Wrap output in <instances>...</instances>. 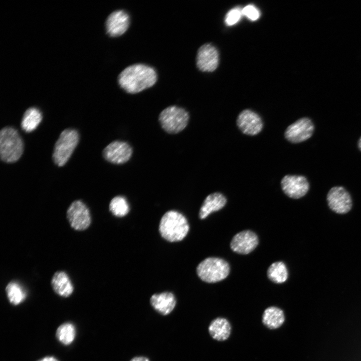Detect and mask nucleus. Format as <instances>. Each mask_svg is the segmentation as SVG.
Segmentation results:
<instances>
[{
	"instance_id": "c85d7f7f",
	"label": "nucleus",
	"mask_w": 361,
	"mask_h": 361,
	"mask_svg": "<svg viewBox=\"0 0 361 361\" xmlns=\"http://www.w3.org/2000/svg\"><path fill=\"white\" fill-rule=\"evenodd\" d=\"M38 361H59L57 358L53 356H46L39 359Z\"/></svg>"
},
{
	"instance_id": "f03ea898",
	"label": "nucleus",
	"mask_w": 361,
	"mask_h": 361,
	"mask_svg": "<svg viewBox=\"0 0 361 361\" xmlns=\"http://www.w3.org/2000/svg\"><path fill=\"white\" fill-rule=\"evenodd\" d=\"M189 228L186 218L174 210L166 212L162 216L159 225V232L161 237L170 242L184 239L188 234Z\"/></svg>"
},
{
	"instance_id": "f257e3e1",
	"label": "nucleus",
	"mask_w": 361,
	"mask_h": 361,
	"mask_svg": "<svg viewBox=\"0 0 361 361\" xmlns=\"http://www.w3.org/2000/svg\"><path fill=\"white\" fill-rule=\"evenodd\" d=\"M157 79V73L154 68L146 64L137 63L123 69L118 76V82L126 92L134 94L152 86Z\"/></svg>"
},
{
	"instance_id": "2eb2a0df",
	"label": "nucleus",
	"mask_w": 361,
	"mask_h": 361,
	"mask_svg": "<svg viewBox=\"0 0 361 361\" xmlns=\"http://www.w3.org/2000/svg\"><path fill=\"white\" fill-rule=\"evenodd\" d=\"M130 18L124 10H118L111 13L105 22L107 33L111 37H117L124 34L128 29Z\"/></svg>"
},
{
	"instance_id": "5701e85b",
	"label": "nucleus",
	"mask_w": 361,
	"mask_h": 361,
	"mask_svg": "<svg viewBox=\"0 0 361 361\" xmlns=\"http://www.w3.org/2000/svg\"><path fill=\"white\" fill-rule=\"evenodd\" d=\"M8 298L11 303L18 305L22 303L26 297V293L22 286L17 282L11 281L6 287Z\"/></svg>"
},
{
	"instance_id": "9d476101",
	"label": "nucleus",
	"mask_w": 361,
	"mask_h": 361,
	"mask_svg": "<svg viewBox=\"0 0 361 361\" xmlns=\"http://www.w3.org/2000/svg\"><path fill=\"white\" fill-rule=\"evenodd\" d=\"M281 187L284 193L288 197L298 199L307 194L309 184L304 176L288 174L282 178Z\"/></svg>"
},
{
	"instance_id": "39448f33",
	"label": "nucleus",
	"mask_w": 361,
	"mask_h": 361,
	"mask_svg": "<svg viewBox=\"0 0 361 361\" xmlns=\"http://www.w3.org/2000/svg\"><path fill=\"white\" fill-rule=\"evenodd\" d=\"M190 116L184 108L171 105L164 108L158 116L161 128L169 134H176L183 131L187 126Z\"/></svg>"
},
{
	"instance_id": "9b49d317",
	"label": "nucleus",
	"mask_w": 361,
	"mask_h": 361,
	"mask_svg": "<svg viewBox=\"0 0 361 361\" xmlns=\"http://www.w3.org/2000/svg\"><path fill=\"white\" fill-rule=\"evenodd\" d=\"M326 199L329 208L336 213L345 214L351 209L350 195L342 187L332 188L327 195Z\"/></svg>"
},
{
	"instance_id": "cd10ccee",
	"label": "nucleus",
	"mask_w": 361,
	"mask_h": 361,
	"mask_svg": "<svg viewBox=\"0 0 361 361\" xmlns=\"http://www.w3.org/2000/svg\"><path fill=\"white\" fill-rule=\"evenodd\" d=\"M129 361H150L148 358L144 356H137L131 358Z\"/></svg>"
},
{
	"instance_id": "7ed1b4c3",
	"label": "nucleus",
	"mask_w": 361,
	"mask_h": 361,
	"mask_svg": "<svg viewBox=\"0 0 361 361\" xmlns=\"http://www.w3.org/2000/svg\"><path fill=\"white\" fill-rule=\"evenodd\" d=\"M24 151L23 140L18 131L12 127H5L0 132V155L7 163L17 161Z\"/></svg>"
},
{
	"instance_id": "aec40b11",
	"label": "nucleus",
	"mask_w": 361,
	"mask_h": 361,
	"mask_svg": "<svg viewBox=\"0 0 361 361\" xmlns=\"http://www.w3.org/2000/svg\"><path fill=\"white\" fill-rule=\"evenodd\" d=\"M284 321L285 316L283 310L275 306H271L266 308L262 315L263 324L271 329L280 327Z\"/></svg>"
},
{
	"instance_id": "1a4fd4ad",
	"label": "nucleus",
	"mask_w": 361,
	"mask_h": 361,
	"mask_svg": "<svg viewBox=\"0 0 361 361\" xmlns=\"http://www.w3.org/2000/svg\"><path fill=\"white\" fill-rule=\"evenodd\" d=\"M132 153V148L127 142L115 140L104 148L103 156L107 161L111 163L121 164L130 159Z\"/></svg>"
},
{
	"instance_id": "f8f14e48",
	"label": "nucleus",
	"mask_w": 361,
	"mask_h": 361,
	"mask_svg": "<svg viewBox=\"0 0 361 361\" xmlns=\"http://www.w3.org/2000/svg\"><path fill=\"white\" fill-rule=\"evenodd\" d=\"M236 123L244 134L252 136L260 133L263 127L261 117L250 109H245L241 112L237 117Z\"/></svg>"
},
{
	"instance_id": "a878e982",
	"label": "nucleus",
	"mask_w": 361,
	"mask_h": 361,
	"mask_svg": "<svg viewBox=\"0 0 361 361\" xmlns=\"http://www.w3.org/2000/svg\"><path fill=\"white\" fill-rule=\"evenodd\" d=\"M242 9L235 8L229 11L225 18V22L228 26H232L237 23L242 16Z\"/></svg>"
},
{
	"instance_id": "20e7f679",
	"label": "nucleus",
	"mask_w": 361,
	"mask_h": 361,
	"mask_svg": "<svg viewBox=\"0 0 361 361\" xmlns=\"http://www.w3.org/2000/svg\"><path fill=\"white\" fill-rule=\"evenodd\" d=\"M229 263L218 257H208L201 262L197 267V273L204 282L216 283L225 279L230 272Z\"/></svg>"
},
{
	"instance_id": "dca6fc26",
	"label": "nucleus",
	"mask_w": 361,
	"mask_h": 361,
	"mask_svg": "<svg viewBox=\"0 0 361 361\" xmlns=\"http://www.w3.org/2000/svg\"><path fill=\"white\" fill-rule=\"evenodd\" d=\"M153 308L162 315H167L174 308L176 300L174 294L170 292L154 294L150 298Z\"/></svg>"
},
{
	"instance_id": "c756f323",
	"label": "nucleus",
	"mask_w": 361,
	"mask_h": 361,
	"mask_svg": "<svg viewBox=\"0 0 361 361\" xmlns=\"http://www.w3.org/2000/svg\"><path fill=\"white\" fill-rule=\"evenodd\" d=\"M358 147L360 150H361V136L359 138L358 141Z\"/></svg>"
},
{
	"instance_id": "412c9836",
	"label": "nucleus",
	"mask_w": 361,
	"mask_h": 361,
	"mask_svg": "<svg viewBox=\"0 0 361 361\" xmlns=\"http://www.w3.org/2000/svg\"><path fill=\"white\" fill-rule=\"evenodd\" d=\"M42 119L41 111L35 107L28 109L25 112L21 122V127L27 132L34 131Z\"/></svg>"
},
{
	"instance_id": "6e6552de",
	"label": "nucleus",
	"mask_w": 361,
	"mask_h": 361,
	"mask_svg": "<svg viewBox=\"0 0 361 361\" xmlns=\"http://www.w3.org/2000/svg\"><path fill=\"white\" fill-rule=\"evenodd\" d=\"M314 129L312 121L307 117H303L289 125L285 131L284 136L291 143H300L309 139L313 134Z\"/></svg>"
},
{
	"instance_id": "ddd939ff",
	"label": "nucleus",
	"mask_w": 361,
	"mask_h": 361,
	"mask_svg": "<svg viewBox=\"0 0 361 361\" xmlns=\"http://www.w3.org/2000/svg\"><path fill=\"white\" fill-rule=\"evenodd\" d=\"M257 235L250 230H244L236 234L231 240L230 247L233 251L240 254H248L257 246Z\"/></svg>"
},
{
	"instance_id": "0eeeda50",
	"label": "nucleus",
	"mask_w": 361,
	"mask_h": 361,
	"mask_svg": "<svg viewBox=\"0 0 361 361\" xmlns=\"http://www.w3.org/2000/svg\"><path fill=\"white\" fill-rule=\"evenodd\" d=\"M67 218L71 227L77 231L87 229L91 224L90 211L80 200L73 202L67 211Z\"/></svg>"
},
{
	"instance_id": "423d86ee",
	"label": "nucleus",
	"mask_w": 361,
	"mask_h": 361,
	"mask_svg": "<svg viewBox=\"0 0 361 361\" xmlns=\"http://www.w3.org/2000/svg\"><path fill=\"white\" fill-rule=\"evenodd\" d=\"M79 140L78 132L73 129H66L60 134L54 148L53 159L59 166L64 165L68 161Z\"/></svg>"
},
{
	"instance_id": "b1692460",
	"label": "nucleus",
	"mask_w": 361,
	"mask_h": 361,
	"mask_svg": "<svg viewBox=\"0 0 361 361\" xmlns=\"http://www.w3.org/2000/svg\"><path fill=\"white\" fill-rule=\"evenodd\" d=\"M76 335L74 325L71 323H65L59 326L56 331V337L58 340L65 345L71 344Z\"/></svg>"
},
{
	"instance_id": "6ab92c4d",
	"label": "nucleus",
	"mask_w": 361,
	"mask_h": 361,
	"mask_svg": "<svg viewBox=\"0 0 361 361\" xmlns=\"http://www.w3.org/2000/svg\"><path fill=\"white\" fill-rule=\"evenodd\" d=\"M209 332L213 338L218 341H224L229 337L231 326L226 318H217L211 321L209 326Z\"/></svg>"
},
{
	"instance_id": "4468645a",
	"label": "nucleus",
	"mask_w": 361,
	"mask_h": 361,
	"mask_svg": "<svg viewBox=\"0 0 361 361\" xmlns=\"http://www.w3.org/2000/svg\"><path fill=\"white\" fill-rule=\"evenodd\" d=\"M219 63V54L216 48L210 44L201 46L198 50L196 64L198 68L203 72H213Z\"/></svg>"
},
{
	"instance_id": "bb28decb",
	"label": "nucleus",
	"mask_w": 361,
	"mask_h": 361,
	"mask_svg": "<svg viewBox=\"0 0 361 361\" xmlns=\"http://www.w3.org/2000/svg\"><path fill=\"white\" fill-rule=\"evenodd\" d=\"M242 13L243 16L253 21L258 20L260 16L259 11L252 5H248L245 6L242 9Z\"/></svg>"
},
{
	"instance_id": "f3484780",
	"label": "nucleus",
	"mask_w": 361,
	"mask_h": 361,
	"mask_svg": "<svg viewBox=\"0 0 361 361\" xmlns=\"http://www.w3.org/2000/svg\"><path fill=\"white\" fill-rule=\"evenodd\" d=\"M227 201L225 196L220 193L215 192L209 195L200 208L199 218L204 219L211 213L220 210L226 205Z\"/></svg>"
},
{
	"instance_id": "393cba45",
	"label": "nucleus",
	"mask_w": 361,
	"mask_h": 361,
	"mask_svg": "<svg viewBox=\"0 0 361 361\" xmlns=\"http://www.w3.org/2000/svg\"><path fill=\"white\" fill-rule=\"evenodd\" d=\"M109 211L115 216L122 217L129 211V206L126 199L120 196L114 197L109 204Z\"/></svg>"
},
{
	"instance_id": "4be33fe9",
	"label": "nucleus",
	"mask_w": 361,
	"mask_h": 361,
	"mask_svg": "<svg viewBox=\"0 0 361 361\" xmlns=\"http://www.w3.org/2000/svg\"><path fill=\"white\" fill-rule=\"evenodd\" d=\"M267 276L272 282L280 284L284 282L288 278V271L285 264L281 261L272 263L267 270Z\"/></svg>"
},
{
	"instance_id": "a211bd4d",
	"label": "nucleus",
	"mask_w": 361,
	"mask_h": 361,
	"mask_svg": "<svg viewBox=\"0 0 361 361\" xmlns=\"http://www.w3.org/2000/svg\"><path fill=\"white\" fill-rule=\"evenodd\" d=\"M51 285L56 293L64 297L71 295L74 289L68 275L64 271L55 273L51 280Z\"/></svg>"
}]
</instances>
